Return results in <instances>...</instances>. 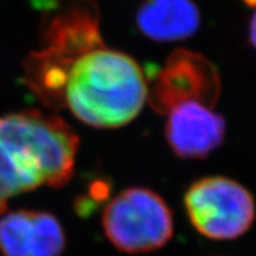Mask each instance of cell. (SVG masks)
Here are the masks:
<instances>
[{
    "mask_svg": "<svg viewBox=\"0 0 256 256\" xmlns=\"http://www.w3.org/2000/svg\"><path fill=\"white\" fill-rule=\"evenodd\" d=\"M202 25L192 0H144L136 12V26L156 42H178L192 37Z\"/></svg>",
    "mask_w": 256,
    "mask_h": 256,
    "instance_id": "cell-9",
    "label": "cell"
},
{
    "mask_svg": "<svg viewBox=\"0 0 256 256\" xmlns=\"http://www.w3.org/2000/svg\"><path fill=\"white\" fill-rule=\"evenodd\" d=\"M42 48L74 62L106 46L100 32V12L90 0H63L40 26Z\"/></svg>",
    "mask_w": 256,
    "mask_h": 256,
    "instance_id": "cell-6",
    "label": "cell"
},
{
    "mask_svg": "<svg viewBox=\"0 0 256 256\" xmlns=\"http://www.w3.org/2000/svg\"><path fill=\"white\" fill-rule=\"evenodd\" d=\"M104 236L126 254L161 248L172 238L174 220L168 202L153 190L130 187L114 196L102 213Z\"/></svg>",
    "mask_w": 256,
    "mask_h": 256,
    "instance_id": "cell-3",
    "label": "cell"
},
{
    "mask_svg": "<svg viewBox=\"0 0 256 256\" xmlns=\"http://www.w3.org/2000/svg\"><path fill=\"white\" fill-rule=\"evenodd\" d=\"M74 63L40 48L24 60V81L40 104L52 110L66 108L64 94Z\"/></svg>",
    "mask_w": 256,
    "mask_h": 256,
    "instance_id": "cell-10",
    "label": "cell"
},
{
    "mask_svg": "<svg viewBox=\"0 0 256 256\" xmlns=\"http://www.w3.org/2000/svg\"><path fill=\"white\" fill-rule=\"evenodd\" d=\"M184 209L196 232L217 240L240 238L255 220L251 192L221 176H204L192 183L184 194Z\"/></svg>",
    "mask_w": 256,
    "mask_h": 256,
    "instance_id": "cell-4",
    "label": "cell"
},
{
    "mask_svg": "<svg viewBox=\"0 0 256 256\" xmlns=\"http://www.w3.org/2000/svg\"><path fill=\"white\" fill-rule=\"evenodd\" d=\"M220 92L221 81L216 66L204 55L176 48L148 82L146 101L156 112L166 115L172 108L188 101L214 108Z\"/></svg>",
    "mask_w": 256,
    "mask_h": 256,
    "instance_id": "cell-5",
    "label": "cell"
},
{
    "mask_svg": "<svg viewBox=\"0 0 256 256\" xmlns=\"http://www.w3.org/2000/svg\"><path fill=\"white\" fill-rule=\"evenodd\" d=\"M78 145V134L56 115L38 110L0 115V214L10 198L40 186L67 184Z\"/></svg>",
    "mask_w": 256,
    "mask_h": 256,
    "instance_id": "cell-1",
    "label": "cell"
},
{
    "mask_svg": "<svg viewBox=\"0 0 256 256\" xmlns=\"http://www.w3.org/2000/svg\"><path fill=\"white\" fill-rule=\"evenodd\" d=\"M166 116V142L180 160L206 158L225 140V119L206 104L183 102L172 108Z\"/></svg>",
    "mask_w": 256,
    "mask_h": 256,
    "instance_id": "cell-7",
    "label": "cell"
},
{
    "mask_svg": "<svg viewBox=\"0 0 256 256\" xmlns=\"http://www.w3.org/2000/svg\"><path fill=\"white\" fill-rule=\"evenodd\" d=\"M248 38H250V44H252V48L256 50V10H255V14H254L252 18H251V21H250Z\"/></svg>",
    "mask_w": 256,
    "mask_h": 256,
    "instance_id": "cell-11",
    "label": "cell"
},
{
    "mask_svg": "<svg viewBox=\"0 0 256 256\" xmlns=\"http://www.w3.org/2000/svg\"><path fill=\"white\" fill-rule=\"evenodd\" d=\"M243 2H244L247 6H250V7H255L256 8V0H243Z\"/></svg>",
    "mask_w": 256,
    "mask_h": 256,
    "instance_id": "cell-12",
    "label": "cell"
},
{
    "mask_svg": "<svg viewBox=\"0 0 256 256\" xmlns=\"http://www.w3.org/2000/svg\"><path fill=\"white\" fill-rule=\"evenodd\" d=\"M66 232L50 212L18 209L0 217L2 256H62Z\"/></svg>",
    "mask_w": 256,
    "mask_h": 256,
    "instance_id": "cell-8",
    "label": "cell"
},
{
    "mask_svg": "<svg viewBox=\"0 0 256 256\" xmlns=\"http://www.w3.org/2000/svg\"><path fill=\"white\" fill-rule=\"evenodd\" d=\"M148 98V81L130 55L100 48L74 62L68 76L64 102L86 126L119 128L142 112Z\"/></svg>",
    "mask_w": 256,
    "mask_h": 256,
    "instance_id": "cell-2",
    "label": "cell"
}]
</instances>
